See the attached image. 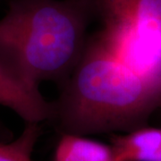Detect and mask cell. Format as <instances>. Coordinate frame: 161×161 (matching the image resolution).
Returning <instances> with one entry per match:
<instances>
[{"mask_svg": "<svg viewBox=\"0 0 161 161\" xmlns=\"http://www.w3.org/2000/svg\"><path fill=\"white\" fill-rule=\"evenodd\" d=\"M61 84L49 119L61 134L132 132L161 106L160 93L92 40Z\"/></svg>", "mask_w": 161, "mask_h": 161, "instance_id": "1", "label": "cell"}, {"mask_svg": "<svg viewBox=\"0 0 161 161\" xmlns=\"http://www.w3.org/2000/svg\"><path fill=\"white\" fill-rule=\"evenodd\" d=\"M92 0H10L0 19V64L25 85L62 82L78 63Z\"/></svg>", "mask_w": 161, "mask_h": 161, "instance_id": "2", "label": "cell"}, {"mask_svg": "<svg viewBox=\"0 0 161 161\" xmlns=\"http://www.w3.org/2000/svg\"><path fill=\"white\" fill-rule=\"evenodd\" d=\"M100 29L92 40L161 95V0H92Z\"/></svg>", "mask_w": 161, "mask_h": 161, "instance_id": "3", "label": "cell"}, {"mask_svg": "<svg viewBox=\"0 0 161 161\" xmlns=\"http://www.w3.org/2000/svg\"><path fill=\"white\" fill-rule=\"evenodd\" d=\"M0 105L11 109L25 124H40L51 117V103L40 89L28 87L0 64Z\"/></svg>", "mask_w": 161, "mask_h": 161, "instance_id": "4", "label": "cell"}, {"mask_svg": "<svg viewBox=\"0 0 161 161\" xmlns=\"http://www.w3.org/2000/svg\"><path fill=\"white\" fill-rule=\"evenodd\" d=\"M118 161H161V128L141 127L111 144Z\"/></svg>", "mask_w": 161, "mask_h": 161, "instance_id": "5", "label": "cell"}, {"mask_svg": "<svg viewBox=\"0 0 161 161\" xmlns=\"http://www.w3.org/2000/svg\"><path fill=\"white\" fill-rule=\"evenodd\" d=\"M54 161H118L112 145L86 136L64 133L58 142Z\"/></svg>", "mask_w": 161, "mask_h": 161, "instance_id": "6", "label": "cell"}, {"mask_svg": "<svg viewBox=\"0 0 161 161\" xmlns=\"http://www.w3.org/2000/svg\"><path fill=\"white\" fill-rule=\"evenodd\" d=\"M40 135V124H25L23 131L15 140L0 142V161H34L32 153Z\"/></svg>", "mask_w": 161, "mask_h": 161, "instance_id": "7", "label": "cell"}, {"mask_svg": "<svg viewBox=\"0 0 161 161\" xmlns=\"http://www.w3.org/2000/svg\"><path fill=\"white\" fill-rule=\"evenodd\" d=\"M13 138V133L0 120V142H7Z\"/></svg>", "mask_w": 161, "mask_h": 161, "instance_id": "8", "label": "cell"}]
</instances>
